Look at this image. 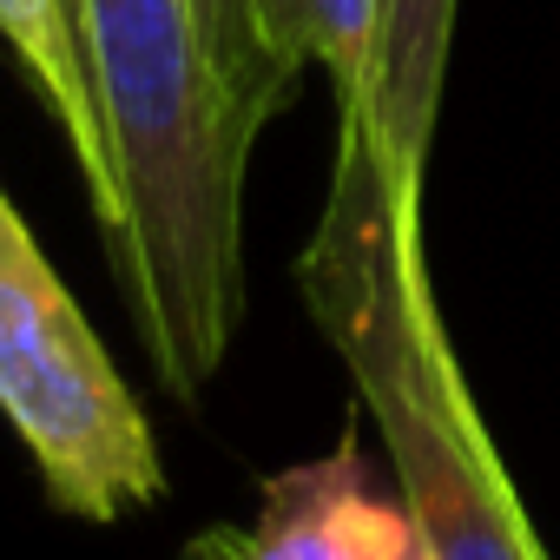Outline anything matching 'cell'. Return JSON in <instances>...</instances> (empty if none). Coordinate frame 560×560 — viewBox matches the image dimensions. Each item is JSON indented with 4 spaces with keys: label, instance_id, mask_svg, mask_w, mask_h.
<instances>
[{
    "label": "cell",
    "instance_id": "52a82bcc",
    "mask_svg": "<svg viewBox=\"0 0 560 560\" xmlns=\"http://www.w3.org/2000/svg\"><path fill=\"white\" fill-rule=\"evenodd\" d=\"M244 14L257 54L284 86H298L304 67H324L337 106H370L383 0H244Z\"/></svg>",
    "mask_w": 560,
    "mask_h": 560
},
{
    "label": "cell",
    "instance_id": "7a4b0ae2",
    "mask_svg": "<svg viewBox=\"0 0 560 560\" xmlns=\"http://www.w3.org/2000/svg\"><path fill=\"white\" fill-rule=\"evenodd\" d=\"M298 291L383 429L429 560H553L442 330L422 264V191L383 159L363 113L343 106L330 191L298 250Z\"/></svg>",
    "mask_w": 560,
    "mask_h": 560
},
{
    "label": "cell",
    "instance_id": "30bf717a",
    "mask_svg": "<svg viewBox=\"0 0 560 560\" xmlns=\"http://www.w3.org/2000/svg\"><path fill=\"white\" fill-rule=\"evenodd\" d=\"M67 8H73V0H67ZM73 21H80V14H73Z\"/></svg>",
    "mask_w": 560,
    "mask_h": 560
},
{
    "label": "cell",
    "instance_id": "6da1fadb",
    "mask_svg": "<svg viewBox=\"0 0 560 560\" xmlns=\"http://www.w3.org/2000/svg\"><path fill=\"white\" fill-rule=\"evenodd\" d=\"M113 165V257L159 383L191 402L244 304V159L257 119L231 93L198 0H73Z\"/></svg>",
    "mask_w": 560,
    "mask_h": 560
},
{
    "label": "cell",
    "instance_id": "9c48e42d",
    "mask_svg": "<svg viewBox=\"0 0 560 560\" xmlns=\"http://www.w3.org/2000/svg\"><path fill=\"white\" fill-rule=\"evenodd\" d=\"M185 560H237V553H231V527H211V534H191V547H185Z\"/></svg>",
    "mask_w": 560,
    "mask_h": 560
},
{
    "label": "cell",
    "instance_id": "3957f363",
    "mask_svg": "<svg viewBox=\"0 0 560 560\" xmlns=\"http://www.w3.org/2000/svg\"><path fill=\"white\" fill-rule=\"evenodd\" d=\"M0 416L34 455L47 501L80 521H119L165 494V462L119 363L67 298L0 185Z\"/></svg>",
    "mask_w": 560,
    "mask_h": 560
},
{
    "label": "cell",
    "instance_id": "277c9868",
    "mask_svg": "<svg viewBox=\"0 0 560 560\" xmlns=\"http://www.w3.org/2000/svg\"><path fill=\"white\" fill-rule=\"evenodd\" d=\"M231 553L237 560H429V540L402 488L389 494L370 475L363 442L343 435L330 455L277 468L264 481L257 521L244 534L231 527Z\"/></svg>",
    "mask_w": 560,
    "mask_h": 560
},
{
    "label": "cell",
    "instance_id": "5b68a950",
    "mask_svg": "<svg viewBox=\"0 0 560 560\" xmlns=\"http://www.w3.org/2000/svg\"><path fill=\"white\" fill-rule=\"evenodd\" d=\"M455 14L462 0H383L370 106H343V113H363V126L376 132L383 159L402 172L409 191H422L429 178V145H435L448 54H455Z\"/></svg>",
    "mask_w": 560,
    "mask_h": 560
},
{
    "label": "cell",
    "instance_id": "ba28073f",
    "mask_svg": "<svg viewBox=\"0 0 560 560\" xmlns=\"http://www.w3.org/2000/svg\"><path fill=\"white\" fill-rule=\"evenodd\" d=\"M198 14H205V34H211V54H218V67H224V80H231V93L244 100V113L264 126L270 113H277V100H284L291 86L270 73V60L257 54V40H250V14H244V0H198Z\"/></svg>",
    "mask_w": 560,
    "mask_h": 560
},
{
    "label": "cell",
    "instance_id": "8992f818",
    "mask_svg": "<svg viewBox=\"0 0 560 560\" xmlns=\"http://www.w3.org/2000/svg\"><path fill=\"white\" fill-rule=\"evenodd\" d=\"M0 40L21 60V73L34 80L40 106L54 113V126L67 132L80 172H86V198L100 231L113 237L119 224V198H113V165H106V132H100V100H93V73H86V47H80V21L67 0H0Z\"/></svg>",
    "mask_w": 560,
    "mask_h": 560
}]
</instances>
